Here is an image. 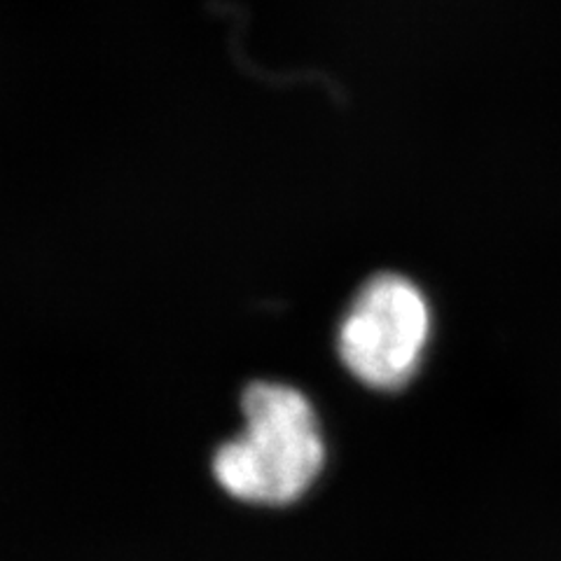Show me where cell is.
Instances as JSON below:
<instances>
[{"mask_svg": "<svg viewBox=\"0 0 561 561\" xmlns=\"http://www.w3.org/2000/svg\"><path fill=\"white\" fill-rule=\"evenodd\" d=\"M431 340V307L410 278L379 274L367 280L340 325L346 370L365 386L398 391L419 370Z\"/></svg>", "mask_w": 561, "mask_h": 561, "instance_id": "obj_2", "label": "cell"}, {"mask_svg": "<svg viewBox=\"0 0 561 561\" xmlns=\"http://www.w3.org/2000/svg\"><path fill=\"white\" fill-rule=\"evenodd\" d=\"M245 428L214 456L227 494L260 505H288L307 494L325 461L309 398L286 383L255 381L243 391Z\"/></svg>", "mask_w": 561, "mask_h": 561, "instance_id": "obj_1", "label": "cell"}]
</instances>
